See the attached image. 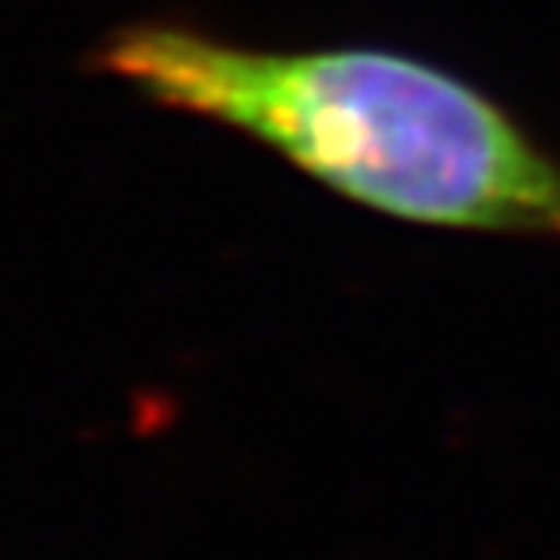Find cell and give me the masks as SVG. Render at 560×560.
I'll list each match as a JSON object with an SVG mask.
<instances>
[{
  "instance_id": "6da1fadb",
  "label": "cell",
  "mask_w": 560,
  "mask_h": 560,
  "mask_svg": "<svg viewBox=\"0 0 560 560\" xmlns=\"http://www.w3.org/2000/svg\"><path fill=\"white\" fill-rule=\"evenodd\" d=\"M94 62L152 102L249 132L382 214L560 237V160L432 62L382 47L257 51L175 24L121 27Z\"/></svg>"
}]
</instances>
